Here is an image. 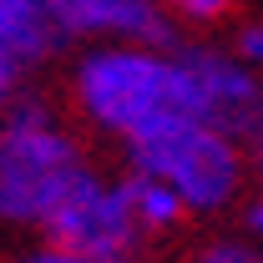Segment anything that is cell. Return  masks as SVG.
Segmentation results:
<instances>
[{
  "label": "cell",
  "mask_w": 263,
  "mask_h": 263,
  "mask_svg": "<svg viewBox=\"0 0 263 263\" xmlns=\"http://www.w3.org/2000/svg\"><path fill=\"white\" fill-rule=\"evenodd\" d=\"M91 142L71 127L61 101L21 91L0 111V238H35Z\"/></svg>",
  "instance_id": "7a4b0ae2"
},
{
  "label": "cell",
  "mask_w": 263,
  "mask_h": 263,
  "mask_svg": "<svg viewBox=\"0 0 263 263\" xmlns=\"http://www.w3.org/2000/svg\"><path fill=\"white\" fill-rule=\"evenodd\" d=\"M61 46H162L177 35L162 0H46Z\"/></svg>",
  "instance_id": "8992f818"
},
{
  "label": "cell",
  "mask_w": 263,
  "mask_h": 263,
  "mask_svg": "<svg viewBox=\"0 0 263 263\" xmlns=\"http://www.w3.org/2000/svg\"><path fill=\"white\" fill-rule=\"evenodd\" d=\"M223 46H228L243 66H253V71H258V61H263V26H258V21H238Z\"/></svg>",
  "instance_id": "7c38bea8"
},
{
  "label": "cell",
  "mask_w": 263,
  "mask_h": 263,
  "mask_svg": "<svg viewBox=\"0 0 263 263\" xmlns=\"http://www.w3.org/2000/svg\"><path fill=\"white\" fill-rule=\"evenodd\" d=\"M167 21L187 31H218L238 15V0H162Z\"/></svg>",
  "instance_id": "30bf717a"
},
{
  "label": "cell",
  "mask_w": 263,
  "mask_h": 263,
  "mask_svg": "<svg viewBox=\"0 0 263 263\" xmlns=\"http://www.w3.org/2000/svg\"><path fill=\"white\" fill-rule=\"evenodd\" d=\"M122 187H127V208H132V228L142 238V248L152 253L157 243H177V238H187V213H182V202L167 193L162 182H152V177H137V172H122Z\"/></svg>",
  "instance_id": "ba28073f"
},
{
  "label": "cell",
  "mask_w": 263,
  "mask_h": 263,
  "mask_svg": "<svg viewBox=\"0 0 263 263\" xmlns=\"http://www.w3.org/2000/svg\"><path fill=\"white\" fill-rule=\"evenodd\" d=\"M21 91H26V76H21L15 66H5V61H0V111H5L10 101L21 97Z\"/></svg>",
  "instance_id": "4fadbf2b"
},
{
  "label": "cell",
  "mask_w": 263,
  "mask_h": 263,
  "mask_svg": "<svg viewBox=\"0 0 263 263\" xmlns=\"http://www.w3.org/2000/svg\"><path fill=\"white\" fill-rule=\"evenodd\" d=\"M122 172L152 177L182 202L187 223H223L238 213L253 182V147L218 132L213 122H177L117 152Z\"/></svg>",
  "instance_id": "3957f363"
},
{
  "label": "cell",
  "mask_w": 263,
  "mask_h": 263,
  "mask_svg": "<svg viewBox=\"0 0 263 263\" xmlns=\"http://www.w3.org/2000/svg\"><path fill=\"white\" fill-rule=\"evenodd\" d=\"M0 263H152L147 253L142 258H81V253H61V248H46V243H15L5 248Z\"/></svg>",
  "instance_id": "8fae6325"
},
{
  "label": "cell",
  "mask_w": 263,
  "mask_h": 263,
  "mask_svg": "<svg viewBox=\"0 0 263 263\" xmlns=\"http://www.w3.org/2000/svg\"><path fill=\"white\" fill-rule=\"evenodd\" d=\"M172 263H263V253H258V243H248L243 233L208 228V233H197L193 243H182V253Z\"/></svg>",
  "instance_id": "9c48e42d"
},
{
  "label": "cell",
  "mask_w": 263,
  "mask_h": 263,
  "mask_svg": "<svg viewBox=\"0 0 263 263\" xmlns=\"http://www.w3.org/2000/svg\"><path fill=\"white\" fill-rule=\"evenodd\" d=\"M61 35L51 26V5L46 0H0V61L15 66L21 76H31L41 66L61 56Z\"/></svg>",
  "instance_id": "52a82bcc"
},
{
  "label": "cell",
  "mask_w": 263,
  "mask_h": 263,
  "mask_svg": "<svg viewBox=\"0 0 263 263\" xmlns=\"http://www.w3.org/2000/svg\"><path fill=\"white\" fill-rule=\"evenodd\" d=\"M61 111L86 142H111L117 152L177 122H202L193 66L182 35L162 46H81L66 66Z\"/></svg>",
  "instance_id": "6da1fadb"
},
{
  "label": "cell",
  "mask_w": 263,
  "mask_h": 263,
  "mask_svg": "<svg viewBox=\"0 0 263 263\" xmlns=\"http://www.w3.org/2000/svg\"><path fill=\"white\" fill-rule=\"evenodd\" d=\"M31 243L61 248V253H81V258H142L147 248H142V238L132 228L122 167L86 157L71 172V182L56 193V202H51V213L35 228Z\"/></svg>",
  "instance_id": "277c9868"
},
{
  "label": "cell",
  "mask_w": 263,
  "mask_h": 263,
  "mask_svg": "<svg viewBox=\"0 0 263 263\" xmlns=\"http://www.w3.org/2000/svg\"><path fill=\"white\" fill-rule=\"evenodd\" d=\"M182 56L193 66L197 97H202V122H213L218 132H228L243 147L258 152V132H263V81H258V71L243 66L218 35L182 41Z\"/></svg>",
  "instance_id": "5b68a950"
}]
</instances>
